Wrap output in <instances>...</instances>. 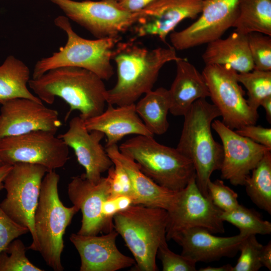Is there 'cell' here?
I'll return each mask as SVG.
<instances>
[{
    "mask_svg": "<svg viewBox=\"0 0 271 271\" xmlns=\"http://www.w3.org/2000/svg\"><path fill=\"white\" fill-rule=\"evenodd\" d=\"M104 136L99 131H88L79 116L73 117L67 131L58 136L73 150L78 162L85 169L84 177L94 183L113 165L100 143Z\"/></svg>",
    "mask_w": 271,
    "mask_h": 271,
    "instance_id": "18",
    "label": "cell"
},
{
    "mask_svg": "<svg viewBox=\"0 0 271 271\" xmlns=\"http://www.w3.org/2000/svg\"><path fill=\"white\" fill-rule=\"evenodd\" d=\"M207 191L213 204L222 212L230 211L240 205L238 194L221 180H210L207 184Z\"/></svg>",
    "mask_w": 271,
    "mask_h": 271,
    "instance_id": "34",
    "label": "cell"
},
{
    "mask_svg": "<svg viewBox=\"0 0 271 271\" xmlns=\"http://www.w3.org/2000/svg\"><path fill=\"white\" fill-rule=\"evenodd\" d=\"M118 233L113 229L101 236L71 234L69 239L78 251L80 271H116L133 265L134 258L122 253L116 245Z\"/></svg>",
    "mask_w": 271,
    "mask_h": 271,
    "instance_id": "19",
    "label": "cell"
},
{
    "mask_svg": "<svg viewBox=\"0 0 271 271\" xmlns=\"http://www.w3.org/2000/svg\"><path fill=\"white\" fill-rule=\"evenodd\" d=\"M68 195L73 205L82 213L81 225L77 233L96 235L114 229L102 214L103 202L109 197V183L107 177L97 183L87 179L82 174L72 178L68 185Z\"/></svg>",
    "mask_w": 271,
    "mask_h": 271,
    "instance_id": "17",
    "label": "cell"
},
{
    "mask_svg": "<svg viewBox=\"0 0 271 271\" xmlns=\"http://www.w3.org/2000/svg\"><path fill=\"white\" fill-rule=\"evenodd\" d=\"M69 147L55 133L36 130L0 139V162L38 164L48 171L63 167L69 160Z\"/></svg>",
    "mask_w": 271,
    "mask_h": 271,
    "instance_id": "9",
    "label": "cell"
},
{
    "mask_svg": "<svg viewBox=\"0 0 271 271\" xmlns=\"http://www.w3.org/2000/svg\"><path fill=\"white\" fill-rule=\"evenodd\" d=\"M170 105L168 90L160 87L145 93L144 97L135 103V108L148 129L154 135H161L169 126L167 115Z\"/></svg>",
    "mask_w": 271,
    "mask_h": 271,
    "instance_id": "26",
    "label": "cell"
},
{
    "mask_svg": "<svg viewBox=\"0 0 271 271\" xmlns=\"http://www.w3.org/2000/svg\"><path fill=\"white\" fill-rule=\"evenodd\" d=\"M271 151L267 152L246 178L247 195L260 209L271 214Z\"/></svg>",
    "mask_w": 271,
    "mask_h": 271,
    "instance_id": "28",
    "label": "cell"
},
{
    "mask_svg": "<svg viewBox=\"0 0 271 271\" xmlns=\"http://www.w3.org/2000/svg\"><path fill=\"white\" fill-rule=\"evenodd\" d=\"M246 36L253 69L271 71V36L259 33Z\"/></svg>",
    "mask_w": 271,
    "mask_h": 271,
    "instance_id": "33",
    "label": "cell"
},
{
    "mask_svg": "<svg viewBox=\"0 0 271 271\" xmlns=\"http://www.w3.org/2000/svg\"><path fill=\"white\" fill-rule=\"evenodd\" d=\"M108 104L100 114L84 120L88 131H99L105 136L106 147L117 145L129 134L154 137L137 113L135 103L116 107Z\"/></svg>",
    "mask_w": 271,
    "mask_h": 271,
    "instance_id": "22",
    "label": "cell"
},
{
    "mask_svg": "<svg viewBox=\"0 0 271 271\" xmlns=\"http://www.w3.org/2000/svg\"><path fill=\"white\" fill-rule=\"evenodd\" d=\"M155 0H120L119 6L123 10L130 12H138L151 4Z\"/></svg>",
    "mask_w": 271,
    "mask_h": 271,
    "instance_id": "40",
    "label": "cell"
},
{
    "mask_svg": "<svg viewBox=\"0 0 271 271\" xmlns=\"http://www.w3.org/2000/svg\"><path fill=\"white\" fill-rule=\"evenodd\" d=\"M211 126L222 142L221 178L234 186L243 185L251 171L271 148L239 135L219 120L214 119Z\"/></svg>",
    "mask_w": 271,
    "mask_h": 271,
    "instance_id": "14",
    "label": "cell"
},
{
    "mask_svg": "<svg viewBox=\"0 0 271 271\" xmlns=\"http://www.w3.org/2000/svg\"><path fill=\"white\" fill-rule=\"evenodd\" d=\"M114 1H117V2H119V1H120V0H114Z\"/></svg>",
    "mask_w": 271,
    "mask_h": 271,
    "instance_id": "46",
    "label": "cell"
},
{
    "mask_svg": "<svg viewBox=\"0 0 271 271\" xmlns=\"http://www.w3.org/2000/svg\"><path fill=\"white\" fill-rule=\"evenodd\" d=\"M112 162L121 165L130 179L133 192V205L158 207L168 211L173 205L177 192L163 187L146 176L131 158L121 153L117 145L105 148Z\"/></svg>",
    "mask_w": 271,
    "mask_h": 271,
    "instance_id": "21",
    "label": "cell"
},
{
    "mask_svg": "<svg viewBox=\"0 0 271 271\" xmlns=\"http://www.w3.org/2000/svg\"><path fill=\"white\" fill-rule=\"evenodd\" d=\"M207 44L202 55L205 65H222L237 73L254 69L246 35L235 31L225 39L219 38Z\"/></svg>",
    "mask_w": 271,
    "mask_h": 271,
    "instance_id": "24",
    "label": "cell"
},
{
    "mask_svg": "<svg viewBox=\"0 0 271 271\" xmlns=\"http://www.w3.org/2000/svg\"><path fill=\"white\" fill-rule=\"evenodd\" d=\"M47 172L40 165L17 163L12 166L4 180L7 194L0 202L1 207L14 221L29 229L33 239L34 215L42 182Z\"/></svg>",
    "mask_w": 271,
    "mask_h": 271,
    "instance_id": "8",
    "label": "cell"
},
{
    "mask_svg": "<svg viewBox=\"0 0 271 271\" xmlns=\"http://www.w3.org/2000/svg\"><path fill=\"white\" fill-rule=\"evenodd\" d=\"M204 0H155L139 11L135 34L141 37L157 36L166 43L168 35L186 19L201 12Z\"/></svg>",
    "mask_w": 271,
    "mask_h": 271,
    "instance_id": "16",
    "label": "cell"
},
{
    "mask_svg": "<svg viewBox=\"0 0 271 271\" xmlns=\"http://www.w3.org/2000/svg\"><path fill=\"white\" fill-rule=\"evenodd\" d=\"M235 132L253 142L271 148V128L250 124L236 129Z\"/></svg>",
    "mask_w": 271,
    "mask_h": 271,
    "instance_id": "39",
    "label": "cell"
},
{
    "mask_svg": "<svg viewBox=\"0 0 271 271\" xmlns=\"http://www.w3.org/2000/svg\"><path fill=\"white\" fill-rule=\"evenodd\" d=\"M30 80L29 67L14 56H8L0 65V104L17 98L42 102L28 89Z\"/></svg>",
    "mask_w": 271,
    "mask_h": 271,
    "instance_id": "25",
    "label": "cell"
},
{
    "mask_svg": "<svg viewBox=\"0 0 271 271\" xmlns=\"http://www.w3.org/2000/svg\"><path fill=\"white\" fill-rule=\"evenodd\" d=\"M157 256L161 261L163 271H195V261L181 254L171 251L167 241L161 243L158 248Z\"/></svg>",
    "mask_w": 271,
    "mask_h": 271,
    "instance_id": "35",
    "label": "cell"
},
{
    "mask_svg": "<svg viewBox=\"0 0 271 271\" xmlns=\"http://www.w3.org/2000/svg\"><path fill=\"white\" fill-rule=\"evenodd\" d=\"M60 176L55 170L44 176L38 204L34 217L35 237L28 249L39 251L48 266L62 271L61 254L63 236L78 208L64 205L58 194Z\"/></svg>",
    "mask_w": 271,
    "mask_h": 271,
    "instance_id": "4",
    "label": "cell"
},
{
    "mask_svg": "<svg viewBox=\"0 0 271 271\" xmlns=\"http://www.w3.org/2000/svg\"><path fill=\"white\" fill-rule=\"evenodd\" d=\"M62 124L58 111L42 102L17 98L2 104L0 139L39 130L56 133Z\"/></svg>",
    "mask_w": 271,
    "mask_h": 271,
    "instance_id": "15",
    "label": "cell"
},
{
    "mask_svg": "<svg viewBox=\"0 0 271 271\" xmlns=\"http://www.w3.org/2000/svg\"><path fill=\"white\" fill-rule=\"evenodd\" d=\"M236 72L217 65H205L202 73L212 103L219 110L222 122L229 128L238 129L255 124L257 110L251 108L244 98L245 92L236 77Z\"/></svg>",
    "mask_w": 271,
    "mask_h": 271,
    "instance_id": "11",
    "label": "cell"
},
{
    "mask_svg": "<svg viewBox=\"0 0 271 271\" xmlns=\"http://www.w3.org/2000/svg\"><path fill=\"white\" fill-rule=\"evenodd\" d=\"M260 106H262L265 110L266 118L268 122H271V96H269L264 99L261 103Z\"/></svg>",
    "mask_w": 271,
    "mask_h": 271,
    "instance_id": "42",
    "label": "cell"
},
{
    "mask_svg": "<svg viewBox=\"0 0 271 271\" xmlns=\"http://www.w3.org/2000/svg\"><path fill=\"white\" fill-rule=\"evenodd\" d=\"M55 25L64 31L67 41L59 51L36 63L32 79H37L48 71L64 66L80 67L96 74L103 80L109 79L113 74L111 64L112 52L119 37L88 40L81 37L73 30L69 19L59 16Z\"/></svg>",
    "mask_w": 271,
    "mask_h": 271,
    "instance_id": "6",
    "label": "cell"
},
{
    "mask_svg": "<svg viewBox=\"0 0 271 271\" xmlns=\"http://www.w3.org/2000/svg\"><path fill=\"white\" fill-rule=\"evenodd\" d=\"M222 211L204 196L198 188L195 176L182 190L177 192L174 202L167 211L166 239L170 240L177 234L194 227H202L212 233H223Z\"/></svg>",
    "mask_w": 271,
    "mask_h": 271,
    "instance_id": "12",
    "label": "cell"
},
{
    "mask_svg": "<svg viewBox=\"0 0 271 271\" xmlns=\"http://www.w3.org/2000/svg\"><path fill=\"white\" fill-rule=\"evenodd\" d=\"M232 265L230 264H227L219 267H213L208 266L200 268L199 271H232Z\"/></svg>",
    "mask_w": 271,
    "mask_h": 271,
    "instance_id": "44",
    "label": "cell"
},
{
    "mask_svg": "<svg viewBox=\"0 0 271 271\" xmlns=\"http://www.w3.org/2000/svg\"><path fill=\"white\" fill-rule=\"evenodd\" d=\"M2 165H3V164L1 163V162H0V166H2Z\"/></svg>",
    "mask_w": 271,
    "mask_h": 271,
    "instance_id": "45",
    "label": "cell"
},
{
    "mask_svg": "<svg viewBox=\"0 0 271 271\" xmlns=\"http://www.w3.org/2000/svg\"><path fill=\"white\" fill-rule=\"evenodd\" d=\"M133 205V199L127 196L119 195L109 197L103 203L102 214L104 219L113 225V218L119 212L127 209Z\"/></svg>",
    "mask_w": 271,
    "mask_h": 271,
    "instance_id": "38",
    "label": "cell"
},
{
    "mask_svg": "<svg viewBox=\"0 0 271 271\" xmlns=\"http://www.w3.org/2000/svg\"><path fill=\"white\" fill-rule=\"evenodd\" d=\"M26 248L15 239L0 253V271H43L33 264L26 255Z\"/></svg>",
    "mask_w": 271,
    "mask_h": 271,
    "instance_id": "31",
    "label": "cell"
},
{
    "mask_svg": "<svg viewBox=\"0 0 271 271\" xmlns=\"http://www.w3.org/2000/svg\"><path fill=\"white\" fill-rule=\"evenodd\" d=\"M28 86L42 101L52 104L56 97L70 106L66 121L73 110L80 112L85 120L104 110L107 89L103 80L87 69L64 66L51 69L37 79H30Z\"/></svg>",
    "mask_w": 271,
    "mask_h": 271,
    "instance_id": "2",
    "label": "cell"
},
{
    "mask_svg": "<svg viewBox=\"0 0 271 271\" xmlns=\"http://www.w3.org/2000/svg\"><path fill=\"white\" fill-rule=\"evenodd\" d=\"M113 163L106 176L109 183V197L125 195L131 197L133 202V192L128 175L121 165Z\"/></svg>",
    "mask_w": 271,
    "mask_h": 271,
    "instance_id": "36",
    "label": "cell"
},
{
    "mask_svg": "<svg viewBox=\"0 0 271 271\" xmlns=\"http://www.w3.org/2000/svg\"><path fill=\"white\" fill-rule=\"evenodd\" d=\"M263 246L258 241L256 235H248L240 245V254L232 271L258 270L262 267L260 255Z\"/></svg>",
    "mask_w": 271,
    "mask_h": 271,
    "instance_id": "32",
    "label": "cell"
},
{
    "mask_svg": "<svg viewBox=\"0 0 271 271\" xmlns=\"http://www.w3.org/2000/svg\"><path fill=\"white\" fill-rule=\"evenodd\" d=\"M236 77L247 90L248 105L257 110L262 101L271 96V71L253 69L251 71L236 73Z\"/></svg>",
    "mask_w": 271,
    "mask_h": 271,
    "instance_id": "30",
    "label": "cell"
},
{
    "mask_svg": "<svg viewBox=\"0 0 271 271\" xmlns=\"http://www.w3.org/2000/svg\"><path fill=\"white\" fill-rule=\"evenodd\" d=\"M221 218L237 227L239 233L267 235L271 233V223L264 220L260 215L252 209L239 205L228 212H222Z\"/></svg>",
    "mask_w": 271,
    "mask_h": 271,
    "instance_id": "29",
    "label": "cell"
},
{
    "mask_svg": "<svg viewBox=\"0 0 271 271\" xmlns=\"http://www.w3.org/2000/svg\"><path fill=\"white\" fill-rule=\"evenodd\" d=\"M184 121L177 150L191 160L195 179L201 193L208 196L207 184L212 174L220 170L222 146L213 138L211 124L221 116L218 109L206 99L195 101L183 116Z\"/></svg>",
    "mask_w": 271,
    "mask_h": 271,
    "instance_id": "3",
    "label": "cell"
},
{
    "mask_svg": "<svg viewBox=\"0 0 271 271\" xmlns=\"http://www.w3.org/2000/svg\"><path fill=\"white\" fill-rule=\"evenodd\" d=\"M180 57L172 47L149 49L130 42H118L111 59L117 67V82L107 90L106 103L122 106L135 103L152 90L163 66Z\"/></svg>",
    "mask_w": 271,
    "mask_h": 271,
    "instance_id": "1",
    "label": "cell"
},
{
    "mask_svg": "<svg viewBox=\"0 0 271 271\" xmlns=\"http://www.w3.org/2000/svg\"><path fill=\"white\" fill-rule=\"evenodd\" d=\"M48 1L97 39L119 37L136 24L139 14L123 10L114 0Z\"/></svg>",
    "mask_w": 271,
    "mask_h": 271,
    "instance_id": "10",
    "label": "cell"
},
{
    "mask_svg": "<svg viewBox=\"0 0 271 271\" xmlns=\"http://www.w3.org/2000/svg\"><path fill=\"white\" fill-rule=\"evenodd\" d=\"M175 62L176 76L168 90L170 112L174 116H184L195 101L206 99L210 93L202 73L194 65L180 57Z\"/></svg>",
    "mask_w": 271,
    "mask_h": 271,
    "instance_id": "23",
    "label": "cell"
},
{
    "mask_svg": "<svg viewBox=\"0 0 271 271\" xmlns=\"http://www.w3.org/2000/svg\"><path fill=\"white\" fill-rule=\"evenodd\" d=\"M13 165L5 164L0 166V190L4 189V180Z\"/></svg>",
    "mask_w": 271,
    "mask_h": 271,
    "instance_id": "43",
    "label": "cell"
},
{
    "mask_svg": "<svg viewBox=\"0 0 271 271\" xmlns=\"http://www.w3.org/2000/svg\"><path fill=\"white\" fill-rule=\"evenodd\" d=\"M239 0H204L200 16L185 29L170 33L175 50H183L221 38L232 27Z\"/></svg>",
    "mask_w": 271,
    "mask_h": 271,
    "instance_id": "13",
    "label": "cell"
},
{
    "mask_svg": "<svg viewBox=\"0 0 271 271\" xmlns=\"http://www.w3.org/2000/svg\"><path fill=\"white\" fill-rule=\"evenodd\" d=\"M29 232L28 228L12 219L0 205V253L14 239Z\"/></svg>",
    "mask_w": 271,
    "mask_h": 271,
    "instance_id": "37",
    "label": "cell"
},
{
    "mask_svg": "<svg viewBox=\"0 0 271 271\" xmlns=\"http://www.w3.org/2000/svg\"><path fill=\"white\" fill-rule=\"evenodd\" d=\"M114 229L124 240L139 271H157L159 247L167 241L168 212L165 209L134 204L116 213Z\"/></svg>",
    "mask_w": 271,
    "mask_h": 271,
    "instance_id": "5",
    "label": "cell"
},
{
    "mask_svg": "<svg viewBox=\"0 0 271 271\" xmlns=\"http://www.w3.org/2000/svg\"><path fill=\"white\" fill-rule=\"evenodd\" d=\"M141 171L158 185L174 192L182 190L195 176L193 163L177 148L162 145L153 136L137 135L118 147Z\"/></svg>",
    "mask_w": 271,
    "mask_h": 271,
    "instance_id": "7",
    "label": "cell"
},
{
    "mask_svg": "<svg viewBox=\"0 0 271 271\" xmlns=\"http://www.w3.org/2000/svg\"><path fill=\"white\" fill-rule=\"evenodd\" d=\"M260 261L262 266L271 270V241L263 246L260 255Z\"/></svg>",
    "mask_w": 271,
    "mask_h": 271,
    "instance_id": "41",
    "label": "cell"
},
{
    "mask_svg": "<svg viewBox=\"0 0 271 271\" xmlns=\"http://www.w3.org/2000/svg\"><path fill=\"white\" fill-rule=\"evenodd\" d=\"M232 27L244 35L259 33L271 36V0H239Z\"/></svg>",
    "mask_w": 271,
    "mask_h": 271,
    "instance_id": "27",
    "label": "cell"
},
{
    "mask_svg": "<svg viewBox=\"0 0 271 271\" xmlns=\"http://www.w3.org/2000/svg\"><path fill=\"white\" fill-rule=\"evenodd\" d=\"M248 235L239 233L228 237L217 236L208 230L194 227L175 235L172 239L181 246V254L196 262H211L222 257H233Z\"/></svg>",
    "mask_w": 271,
    "mask_h": 271,
    "instance_id": "20",
    "label": "cell"
}]
</instances>
